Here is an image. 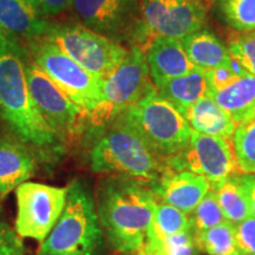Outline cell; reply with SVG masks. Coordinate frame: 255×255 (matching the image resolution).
I'll return each instance as SVG.
<instances>
[{"instance_id":"cell-1","label":"cell","mask_w":255,"mask_h":255,"mask_svg":"<svg viewBox=\"0 0 255 255\" xmlns=\"http://www.w3.org/2000/svg\"><path fill=\"white\" fill-rule=\"evenodd\" d=\"M101 227L115 250L138 253L145 242L157 199L151 186L126 176L107 178L97 195Z\"/></svg>"},{"instance_id":"cell-2","label":"cell","mask_w":255,"mask_h":255,"mask_svg":"<svg viewBox=\"0 0 255 255\" xmlns=\"http://www.w3.org/2000/svg\"><path fill=\"white\" fill-rule=\"evenodd\" d=\"M27 55L13 38L0 31V115L21 141L49 148L58 141L28 90Z\"/></svg>"},{"instance_id":"cell-3","label":"cell","mask_w":255,"mask_h":255,"mask_svg":"<svg viewBox=\"0 0 255 255\" xmlns=\"http://www.w3.org/2000/svg\"><path fill=\"white\" fill-rule=\"evenodd\" d=\"M94 173L115 174L156 182L168 169L167 158L159 156L144 137L121 115L98 137L90 151Z\"/></svg>"},{"instance_id":"cell-4","label":"cell","mask_w":255,"mask_h":255,"mask_svg":"<svg viewBox=\"0 0 255 255\" xmlns=\"http://www.w3.org/2000/svg\"><path fill=\"white\" fill-rule=\"evenodd\" d=\"M103 244L95 201L81 181L68 186V197L60 218L38 255H98Z\"/></svg>"},{"instance_id":"cell-5","label":"cell","mask_w":255,"mask_h":255,"mask_svg":"<svg viewBox=\"0 0 255 255\" xmlns=\"http://www.w3.org/2000/svg\"><path fill=\"white\" fill-rule=\"evenodd\" d=\"M122 116L137 129L154 150L168 158L182 151L191 135L189 124L170 102L151 90Z\"/></svg>"},{"instance_id":"cell-6","label":"cell","mask_w":255,"mask_h":255,"mask_svg":"<svg viewBox=\"0 0 255 255\" xmlns=\"http://www.w3.org/2000/svg\"><path fill=\"white\" fill-rule=\"evenodd\" d=\"M31 58L90 117L103 100V79L92 75L46 38L30 41Z\"/></svg>"},{"instance_id":"cell-7","label":"cell","mask_w":255,"mask_h":255,"mask_svg":"<svg viewBox=\"0 0 255 255\" xmlns=\"http://www.w3.org/2000/svg\"><path fill=\"white\" fill-rule=\"evenodd\" d=\"M145 53L132 46L113 72L103 79V100L91 115L95 127H104L120 117L124 111L154 90Z\"/></svg>"},{"instance_id":"cell-8","label":"cell","mask_w":255,"mask_h":255,"mask_svg":"<svg viewBox=\"0 0 255 255\" xmlns=\"http://www.w3.org/2000/svg\"><path fill=\"white\" fill-rule=\"evenodd\" d=\"M92 75L107 78L127 56L120 43L79 23L53 24L45 37Z\"/></svg>"},{"instance_id":"cell-9","label":"cell","mask_w":255,"mask_h":255,"mask_svg":"<svg viewBox=\"0 0 255 255\" xmlns=\"http://www.w3.org/2000/svg\"><path fill=\"white\" fill-rule=\"evenodd\" d=\"M68 197V187L27 182L15 189L17 218L15 232L19 237L43 242L62 215Z\"/></svg>"},{"instance_id":"cell-10","label":"cell","mask_w":255,"mask_h":255,"mask_svg":"<svg viewBox=\"0 0 255 255\" xmlns=\"http://www.w3.org/2000/svg\"><path fill=\"white\" fill-rule=\"evenodd\" d=\"M168 168L187 170L206 177L215 186L238 174V162L231 139L193 131L182 151L167 158Z\"/></svg>"},{"instance_id":"cell-11","label":"cell","mask_w":255,"mask_h":255,"mask_svg":"<svg viewBox=\"0 0 255 255\" xmlns=\"http://www.w3.org/2000/svg\"><path fill=\"white\" fill-rule=\"evenodd\" d=\"M71 8L79 24L117 43L145 33L138 0H73Z\"/></svg>"},{"instance_id":"cell-12","label":"cell","mask_w":255,"mask_h":255,"mask_svg":"<svg viewBox=\"0 0 255 255\" xmlns=\"http://www.w3.org/2000/svg\"><path fill=\"white\" fill-rule=\"evenodd\" d=\"M26 78L31 97L58 139L75 136L87 114L75 104L32 59L27 58Z\"/></svg>"},{"instance_id":"cell-13","label":"cell","mask_w":255,"mask_h":255,"mask_svg":"<svg viewBox=\"0 0 255 255\" xmlns=\"http://www.w3.org/2000/svg\"><path fill=\"white\" fill-rule=\"evenodd\" d=\"M139 6L148 36L181 40L206 24L207 8L202 0H141Z\"/></svg>"},{"instance_id":"cell-14","label":"cell","mask_w":255,"mask_h":255,"mask_svg":"<svg viewBox=\"0 0 255 255\" xmlns=\"http://www.w3.org/2000/svg\"><path fill=\"white\" fill-rule=\"evenodd\" d=\"M156 199L190 215L201 200L212 189L206 177L187 170L168 168L156 182H152Z\"/></svg>"},{"instance_id":"cell-15","label":"cell","mask_w":255,"mask_h":255,"mask_svg":"<svg viewBox=\"0 0 255 255\" xmlns=\"http://www.w3.org/2000/svg\"><path fill=\"white\" fill-rule=\"evenodd\" d=\"M146 64L156 89L195 69L180 39L154 37L144 51Z\"/></svg>"},{"instance_id":"cell-16","label":"cell","mask_w":255,"mask_h":255,"mask_svg":"<svg viewBox=\"0 0 255 255\" xmlns=\"http://www.w3.org/2000/svg\"><path fill=\"white\" fill-rule=\"evenodd\" d=\"M52 26L30 0H0V31L14 40L41 39Z\"/></svg>"},{"instance_id":"cell-17","label":"cell","mask_w":255,"mask_h":255,"mask_svg":"<svg viewBox=\"0 0 255 255\" xmlns=\"http://www.w3.org/2000/svg\"><path fill=\"white\" fill-rule=\"evenodd\" d=\"M34 171L36 162L26 146L0 137V200L27 182Z\"/></svg>"},{"instance_id":"cell-18","label":"cell","mask_w":255,"mask_h":255,"mask_svg":"<svg viewBox=\"0 0 255 255\" xmlns=\"http://www.w3.org/2000/svg\"><path fill=\"white\" fill-rule=\"evenodd\" d=\"M208 96L237 126L255 116V77L251 73H245L221 90L210 91Z\"/></svg>"},{"instance_id":"cell-19","label":"cell","mask_w":255,"mask_h":255,"mask_svg":"<svg viewBox=\"0 0 255 255\" xmlns=\"http://www.w3.org/2000/svg\"><path fill=\"white\" fill-rule=\"evenodd\" d=\"M193 131L232 139L237 124L209 96L202 97L183 115Z\"/></svg>"},{"instance_id":"cell-20","label":"cell","mask_w":255,"mask_h":255,"mask_svg":"<svg viewBox=\"0 0 255 255\" xmlns=\"http://www.w3.org/2000/svg\"><path fill=\"white\" fill-rule=\"evenodd\" d=\"M181 43L195 68L212 70L233 58L228 47L213 32L203 28L182 38Z\"/></svg>"},{"instance_id":"cell-21","label":"cell","mask_w":255,"mask_h":255,"mask_svg":"<svg viewBox=\"0 0 255 255\" xmlns=\"http://www.w3.org/2000/svg\"><path fill=\"white\" fill-rule=\"evenodd\" d=\"M158 94L170 102L181 114L184 115L193 104L208 96L209 87L206 70L195 68L186 75L180 76L156 89Z\"/></svg>"},{"instance_id":"cell-22","label":"cell","mask_w":255,"mask_h":255,"mask_svg":"<svg viewBox=\"0 0 255 255\" xmlns=\"http://www.w3.org/2000/svg\"><path fill=\"white\" fill-rule=\"evenodd\" d=\"M221 207L225 218L237 225L252 216L250 203L241 186L239 175H233L212 187Z\"/></svg>"},{"instance_id":"cell-23","label":"cell","mask_w":255,"mask_h":255,"mask_svg":"<svg viewBox=\"0 0 255 255\" xmlns=\"http://www.w3.org/2000/svg\"><path fill=\"white\" fill-rule=\"evenodd\" d=\"M196 246L208 255H242L235 225L228 220L215 227L194 234Z\"/></svg>"},{"instance_id":"cell-24","label":"cell","mask_w":255,"mask_h":255,"mask_svg":"<svg viewBox=\"0 0 255 255\" xmlns=\"http://www.w3.org/2000/svg\"><path fill=\"white\" fill-rule=\"evenodd\" d=\"M139 255H196V241L193 231L168 237H146Z\"/></svg>"},{"instance_id":"cell-25","label":"cell","mask_w":255,"mask_h":255,"mask_svg":"<svg viewBox=\"0 0 255 255\" xmlns=\"http://www.w3.org/2000/svg\"><path fill=\"white\" fill-rule=\"evenodd\" d=\"M187 231H191L190 216L157 201L146 237H168Z\"/></svg>"},{"instance_id":"cell-26","label":"cell","mask_w":255,"mask_h":255,"mask_svg":"<svg viewBox=\"0 0 255 255\" xmlns=\"http://www.w3.org/2000/svg\"><path fill=\"white\" fill-rule=\"evenodd\" d=\"M232 139L239 169L255 174V116L238 124Z\"/></svg>"},{"instance_id":"cell-27","label":"cell","mask_w":255,"mask_h":255,"mask_svg":"<svg viewBox=\"0 0 255 255\" xmlns=\"http://www.w3.org/2000/svg\"><path fill=\"white\" fill-rule=\"evenodd\" d=\"M225 21L242 33L255 31V0H220Z\"/></svg>"},{"instance_id":"cell-28","label":"cell","mask_w":255,"mask_h":255,"mask_svg":"<svg viewBox=\"0 0 255 255\" xmlns=\"http://www.w3.org/2000/svg\"><path fill=\"white\" fill-rule=\"evenodd\" d=\"M190 215L191 231L194 234L215 227L227 220L225 218L215 191L213 189L206 194V196L201 200V202Z\"/></svg>"},{"instance_id":"cell-29","label":"cell","mask_w":255,"mask_h":255,"mask_svg":"<svg viewBox=\"0 0 255 255\" xmlns=\"http://www.w3.org/2000/svg\"><path fill=\"white\" fill-rule=\"evenodd\" d=\"M228 50L233 58L255 77V31L235 37L229 41Z\"/></svg>"},{"instance_id":"cell-30","label":"cell","mask_w":255,"mask_h":255,"mask_svg":"<svg viewBox=\"0 0 255 255\" xmlns=\"http://www.w3.org/2000/svg\"><path fill=\"white\" fill-rule=\"evenodd\" d=\"M245 73H247L246 70L242 68L240 64L238 63V60L234 58H232L229 63L223 64V65L218 66V68L206 70V77L207 82H208L209 92L221 90V89L228 87L229 84L237 81L238 78H240Z\"/></svg>"},{"instance_id":"cell-31","label":"cell","mask_w":255,"mask_h":255,"mask_svg":"<svg viewBox=\"0 0 255 255\" xmlns=\"http://www.w3.org/2000/svg\"><path fill=\"white\" fill-rule=\"evenodd\" d=\"M237 239L242 255H255V218L250 216L235 225Z\"/></svg>"},{"instance_id":"cell-32","label":"cell","mask_w":255,"mask_h":255,"mask_svg":"<svg viewBox=\"0 0 255 255\" xmlns=\"http://www.w3.org/2000/svg\"><path fill=\"white\" fill-rule=\"evenodd\" d=\"M0 255H24L23 242L17 232L0 220Z\"/></svg>"},{"instance_id":"cell-33","label":"cell","mask_w":255,"mask_h":255,"mask_svg":"<svg viewBox=\"0 0 255 255\" xmlns=\"http://www.w3.org/2000/svg\"><path fill=\"white\" fill-rule=\"evenodd\" d=\"M44 17H56L71 8L73 0H30Z\"/></svg>"},{"instance_id":"cell-34","label":"cell","mask_w":255,"mask_h":255,"mask_svg":"<svg viewBox=\"0 0 255 255\" xmlns=\"http://www.w3.org/2000/svg\"><path fill=\"white\" fill-rule=\"evenodd\" d=\"M239 178L250 203L251 214L255 218V174H242Z\"/></svg>"},{"instance_id":"cell-35","label":"cell","mask_w":255,"mask_h":255,"mask_svg":"<svg viewBox=\"0 0 255 255\" xmlns=\"http://www.w3.org/2000/svg\"><path fill=\"white\" fill-rule=\"evenodd\" d=\"M123 255H139L138 253H128V254H123Z\"/></svg>"}]
</instances>
